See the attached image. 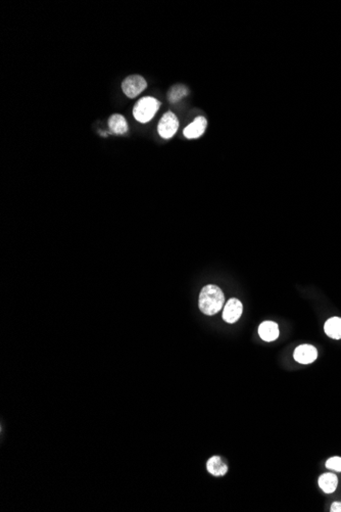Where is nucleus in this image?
<instances>
[{"label":"nucleus","instance_id":"obj_13","mask_svg":"<svg viewBox=\"0 0 341 512\" xmlns=\"http://www.w3.org/2000/svg\"><path fill=\"white\" fill-rule=\"evenodd\" d=\"M187 94H188L187 87L184 86V85H182V84H178V85L173 86L169 90L168 98H169L170 101L176 102V101H179L180 99H182L184 96H186Z\"/></svg>","mask_w":341,"mask_h":512},{"label":"nucleus","instance_id":"obj_11","mask_svg":"<svg viewBox=\"0 0 341 512\" xmlns=\"http://www.w3.org/2000/svg\"><path fill=\"white\" fill-rule=\"evenodd\" d=\"M325 334L335 340L341 339V318L339 317H332L324 325Z\"/></svg>","mask_w":341,"mask_h":512},{"label":"nucleus","instance_id":"obj_1","mask_svg":"<svg viewBox=\"0 0 341 512\" xmlns=\"http://www.w3.org/2000/svg\"><path fill=\"white\" fill-rule=\"evenodd\" d=\"M225 297L220 288L216 286L204 287L199 295V309L200 311L208 316L217 314L224 306Z\"/></svg>","mask_w":341,"mask_h":512},{"label":"nucleus","instance_id":"obj_2","mask_svg":"<svg viewBox=\"0 0 341 512\" xmlns=\"http://www.w3.org/2000/svg\"><path fill=\"white\" fill-rule=\"evenodd\" d=\"M161 102L154 97L146 96L140 98L134 106V118L140 123L149 122L160 110Z\"/></svg>","mask_w":341,"mask_h":512},{"label":"nucleus","instance_id":"obj_12","mask_svg":"<svg viewBox=\"0 0 341 512\" xmlns=\"http://www.w3.org/2000/svg\"><path fill=\"white\" fill-rule=\"evenodd\" d=\"M337 483H338L337 476L333 473H325L319 477L320 488L327 494L333 493L336 490Z\"/></svg>","mask_w":341,"mask_h":512},{"label":"nucleus","instance_id":"obj_15","mask_svg":"<svg viewBox=\"0 0 341 512\" xmlns=\"http://www.w3.org/2000/svg\"><path fill=\"white\" fill-rule=\"evenodd\" d=\"M331 512H341V502H334L331 505Z\"/></svg>","mask_w":341,"mask_h":512},{"label":"nucleus","instance_id":"obj_6","mask_svg":"<svg viewBox=\"0 0 341 512\" xmlns=\"http://www.w3.org/2000/svg\"><path fill=\"white\" fill-rule=\"evenodd\" d=\"M294 359L301 364H309L317 359V349L310 345H301L294 351Z\"/></svg>","mask_w":341,"mask_h":512},{"label":"nucleus","instance_id":"obj_9","mask_svg":"<svg viewBox=\"0 0 341 512\" xmlns=\"http://www.w3.org/2000/svg\"><path fill=\"white\" fill-rule=\"evenodd\" d=\"M206 468L209 473L215 476L225 475L228 471L227 465L222 461L221 457L219 456H214L211 459H208V461L206 463Z\"/></svg>","mask_w":341,"mask_h":512},{"label":"nucleus","instance_id":"obj_14","mask_svg":"<svg viewBox=\"0 0 341 512\" xmlns=\"http://www.w3.org/2000/svg\"><path fill=\"white\" fill-rule=\"evenodd\" d=\"M326 467L335 471H341V458L340 457H332L327 460Z\"/></svg>","mask_w":341,"mask_h":512},{"label":"nucleus","instance_id":"obj_5","mask_svg":"<svg viewBox=\"0 0 341 512\" xmlns=\"http://www.w3.org/2000/svg\"><path fill=\"white\" fill-rule=\"evenodd\" d=\"M243 310V306L241 302L237 299H230L224 307L223 311V319L227 323H235L237 321Z\"/></svg>","mask_w":341,"mask_h":512},{"label":"nucleus","instance_id":"obj_7","mask_svg":"<svg viewBox=\"0 0 341 512\" xmlns=\"http://www.w3.org/2000/svg\"><path fill=\"white\" fill-rule=\"evenodd\" d=\"M207 126V121L204 117H197L192 123H190L184 129V136L188 139H194L200 137Z\"/></svg>","mask_w":341,"mask_h":512},{"label":"nucleus","instance_id":"obj_10","mask_svg":"<svg viewBox=\"0 0 341 512\" xmlns=\"http://www.w3.org/2000/svg\"><path fill=\"white\" fill-rule=\"evenodd\" d=\"M109 127L115 134H125L128 131V123L125 117L118 114L111 116L109 119Z\"/></svg>","mask_w":341,"mask_h":512},{"label":"nucleus","instance_id":"obj_8","mask_svg":"<svg viewBox=\"0 0 341 512\" xmlns=\"http://www.w3.org/2000/svg\"><path fill=\"white\" fill-rule=\"evenodd\" d=\"M258 335L265 342H274L279 337L278 324L273 321H265L258 327Z\"/></svg>","mask_w":341,"mask_h":512},{"label":"nucleus","instance_id":"obj_3","mask_svg":"<svg viewBox=\"0 0 341 512\" xmlns=\"http://www.w3.org/2000/svg\"><path fill=\"white\" fill-rule=\"evenodd\" d=\"M147 87V82L140 75H131L123 81L122 89L129 98H134L144 91Z\"/></svg>","mask_w":341,"mask_h":512},{"label":"nucleus","instance_id":"obj_4","mask_svg":"<svg viewBox=\"0 0 341 512\" xmlns=\"http://www.w3.org/2000/svg\"><path fill=\"white\" fill-rule=\"evenodd\" d=\"M178 128H179L178 118L172 112H168L160 120L159 126H157V131H159L161 137L165 139H170L176 134V132L178 131Z\"/></svg>","mask_w":341,"mask_h":512}]
</instances>
